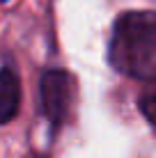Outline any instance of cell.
<instances>
[{
    "label": "cell",
    "mask_w": 156,
    "mask_h": 158,
    "mask_svg": "<svg viewBox=\"0 0 156 158\" xmlns=\"http://www.w3.org/2000/svg\"><path fill=\"white\" fill-rule=\"evenodd\" d=\"M138 108H140L142 117L156 128V92H147V94H142L140 101H138Z\"/></svg>",
    "instance_id": "277c9868"
},
{
    "label": "cell",
    "mask_w": 156,
    "mask_h": 158,
    "mask_svg": "<svg viewBox=\"0 0 156 158\" xmlns=\"http://www.w3.org/2000/svg\"><path fill=\"white\" fill-rule=\"evenodd\" d=\"M108 62L117 73L140 83H156V12L131 9L112 23Z\"/></svg>",
    "instance_id": "6da1fadb"
},
{
    "label": "cell",
    "mask_w": 156,
    "mask_h": 158,
    "mask_svg": "<svg viewBox=\"0 0 156 158\" xmlns=\"http://www.w3.org/2000/svg\"><path fill=\"white\" fill-rule=\"evenodd\" d=\"M39 96L46 119L51 122L53 128H60L62 122L67 119L69 106L74 99V78L64 69H48L41 76Z\"/></svg>",
    "instance_id": "7a4b0ae2"
},
{
    "label": "cell",
    "mask_w": 156,
    "mask_h": 158,
    "mask_svg": "<svg viewBox=\"0 0 156 158\" xmlns=\"http://www.w3.org/2000/svg\"><path fill=\"white\" fill-rule=\"evenodd\" d=\"M21 108V78L12 64L0 67V124H9Z\"/></svg>",
    "instance_id": "3957f363"
}]
</instances>
